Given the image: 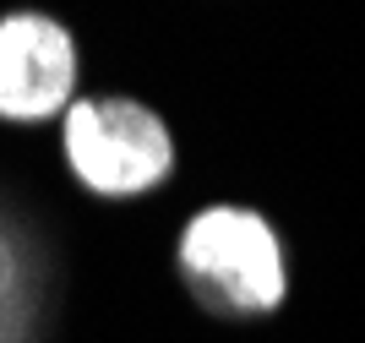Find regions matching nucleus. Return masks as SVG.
I'll use <instances>...</instances> for the list:
<instances>
[{"label":"nucleus","instance_id":"obj_1","mask_svg":"<svg viewBox=\"0 0 365 343\" xmlns=\"http://www.w3.org/2000/svg\"><path fill=\"white\" fill-rule=\"evenodd\" d=\"M175 272L218 316L267 322L289 305V256L284 235L262 208L207 202L175 235Z\"/></svg>","mask_w":365,"mask_h":343},{"label":"nucleus","instance_id":"obj_2","mask_svg":"<svg viewBox=\"0 0 365 343\" xmlns=\"http://www.w3.org/2000/svg\"><path fill=\"white\" fill-rule=\"evenodd\" d=\"M61 164L93 202H148L175 180L180 142L148 98L82 93L61 115Z\"/></svg>","mask_w":365,"mask_h":343},{"label":"nucleus","instance_id":"obj_3","mask_svg":"<svg viewBox=\"0 0 365 343\" xmlns=\"http://www.w3.org/2000/svg\"><path fill=\"white\" fill-rule=\"evenodd\" d=\"M82 98V44L61 16L0 11V126H61Z\"/></svg>","mask_w":365,"mask_h":343}]
</instances>
